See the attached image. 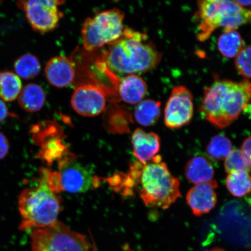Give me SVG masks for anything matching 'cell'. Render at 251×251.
<instances>
[{
	"instance_id": "cell-1",
	"label": "cell",
	"mask_w": 251,
	"mask_h": 251,
	"mask_svg": "<svg viewBox=\"0 0 251 251\" xmlns=\"http://www.w3.org/2000/svg\"><path fill=\"white\" fill-rule=\"evenodd\" d=\"M108 45L105 63L118 75L144 73L156 68L161 61V53L147 34L129 28H125L121 38Z\"/></svg>"
},
{
	"instance_id": "cell-2",
	"label": "cell",
	"mask_w": 251,
	"mask_h": 251,
	"mask_svg": "<svg viewBox=\"0 0 251 251\" xmlns=\"http://www.w3.org/2000/svg\"><path fill=\"white\" fill-rule=\"evenodd\" d=\"M251 101V83L216 80L204 90L199 112L213 126L224 128L234 122Z\"/></svg>"
},
{
	"instance_id": "cell-3",
	"label": "cell",
	"mask_w": 251,
	"mask_h": 251,
	"mask_svg": "<svg viewBox=\"0 0 251 251\" xmlns=\"http://www.w3.org/2000/svg\"><path fill=\"white\" fill-rule=\"evenodd\" d=\"M128 181L136 187L148 207L166 209L181 196L179 179L171 174L160 155L147 164L137 162L131 166Z\"/></svg>"
},
{
	"instance_id": "cell-4",
	"label": "cell",
	"mask_w": 251,
	"mask_h": 251,
	"mask_svg": "<svg viewBox=\"0 0 251 251\" xmlns=\"http://www.w3.org/2000/svg\"><path fill=\"white\" fill-rule=\"evenodd\" d=\"M50 173L46 169L40 172L38 186L25 189L19 197L22 216L20 229L42 228L57 221L61 201L50 182Z\"/></svg>"
},
{
	"instance_id": "cell-5",
	"label": "cell",
	"mask_w": 251,
	"mask_h": 251,
	"mask_svg": "<svg viewBox=\"0 0 251 251\" xmlns=\"http://www.w3.org/2000/svg\"><path fill=\"white\" fill-rule=\"evenodd\" d=\"M196 17L199 27L197 38L204 42L219 27H224V31L233 30L249 23L251 10L235 1L201 0L198 2Z\"/></svg>"
},
{
	"instance_id": "cell-6",
	"label": "cell",
	"mask_w": 251,
	"mask_h": 251,
	"mask_svg": "<svg viewBox=\"0 0 251 251\" xmlns=\"http://www.w3.org/2000/svg\"><path fill=\"white\" fill-rule=\"evenodd\" d=\"M94 246L85 235L58 221L31 234V251H93Z\"/></svg>"
},
{
	"instance_id": "cell-7",
	"label": "cell",
	"mask_w": 251,
	"mask_h": 251,
	"mask_svg": "<svg viewBox=\"0 0 251 251\" xmlns=\"http://www.w3.org/2000/svg\"><path fill=\"white\" fill-rule=\"evenodd\" d=\"M124 17L120 9L113 8L87 18L81 29L84 49L93 51L120 39L125 29Z\"/></svg>"
},
{
	"instance_id": "cell-8",
	"label": "cell",
	"mask_w": 251,
	"mask_h": 251,
	"mask_svg": "<svg viewBox=\"0 0 251 251\" xmlns=\"http://www.w3.org/2000/svg\"><path fill=\"white\" fill-rule=\"evenodd\" d=\"M64 1L31 0L20 2L26 12L28 22L33 29L40 33H48L58 26L63 14L58 6Z\"/></svg>"
},
{
	"instance_id": "cell-9",
	"label": "cell",
	"mask_w": 251,
	"mask_h": 251,
	"mask_svg": "<svg viewBox=\"0 0 251 251\" xmlns=\"http://www.w3.org/2000/svg\"><path fill=\"white\" fill-rule=\"evenodd\" d=\"M193 97L183 86L172 90L165 109V124L169 128H179L189 124L193 117Z\"/></svg>"
},
{
	"instance_id": "cell-10",
	"label": "cell",
	"mask_w": 251,
	"mask_h": 251,
	"mask_svg": "<svg viewBox=\"0 0 251 251\" xmlns=\"http://www.w3.org/2000/svg\"><path fill=\"white\" fill-rule=\"evenodd\" d=\"M71 105L75 111L83 117H96L105 109V94L96 86L83 84L75 90Z\"/></svg>"
},
{
	"instance_id": "cell-11",
	"label": "cell",
	"mask_w": 251,
	"mask_h": 251,
	"mask_svg": "<svg viewBox=\"0 0 251 251\" xmlns=\"http://www.w3.org/2000/svg\"><path fill=\"white\" fill-rule=\"evenodd\" d=\"M58 174L61 189L69 193L86 192L93 184L92 173L78 162L64 165Z\"/></svg>"
},
{
	"instance_id": "cell-12",
	"label": "cell",
	"mask_w": 251,
	"mask_h": 251,
	"mask_svg": "<svg viewBox=\"0 0 251 251\" xmlns=\"http://www.w3.org/2000/svg\"><path fill=\"white\" fill-rule=\"evenodd\" d=\"M218 187L217 181L196 184L188 191L186 200L194 215L201 216L211 212L217 203L215 192Z\"/></svg>"
},
{
	"instance_id": "cell-13",
	"label": "cell",
	"mask_w": 251,
	"mask_h": 251,
	"mask_svg": "<svg viewBox=\"0 0 251 251\" xmlns=\"http://www.w3.org/2000/svg\"><path fill=\"white\" fill-rule=\"evenodd\" d=\"M45 72L47 81L57 88L68 86L75 76L73 62L63 56H56L50 59L47 63Z\"/></svg>"
},
{
	"instance_id": "cell-14",
	"label": "cell",
	"mask_w": 251,
	"mask_h": 251,
	"mask_svg": "<svg viewBox=\"0 0 251 251\" xmlns=\"http://www.w3.org/2000/svg\"><path fill=\"white\" fill-rule=\"evenodd\" d=\"M134 154L141 164L151 161L160 149V138L153 132L147 133L139 128L134 131L131 136Z\"/></svg>"
},
{
	"instance_id": "cell-15",
	"label": "cell",
	"mask_w": 251,
	"mask_h": 251,
	"mask_svg": "<svg viewBox=\"0 0 251 251\" xmlns=\"http://www.w3.org/2000/svg\"><path fill=\"white\" fill-rule=\"evenodd\" d=\"M118 91L124 102L134 105L143 101L148 92V87L146 81L139 75H130L122 78Z\"/></svg>"
},
{
	"instance_id": "cell-16",
	"label": "cell",
	"mask_w": 251,
	"mask_h": 251,
	"mask_svg": "<svg viewBox=\"0 0 251 251\" xmlns=\"http://www.w3.org/2000/svg\"><path fill=\"white\" fill-rule=\"evenodd\" d=\"M215 170L211 163L201 156L191 158L185 167L187 179L193 184L206 183L213 180Z\"/></svg>"
},
{
	"instance_id": "cell-17",
	"label": "cell",
	"mask_w": 251,
	"mask_h": 251,
	"mask_svg": "<svg viewBox=\"0 0 251 251\" xmlns=\"http://www.w3.org/2000/svg\"><path fill=\"white\" fill-rule=\"evenodd\" d=\"M46 96L43 88L38 84L30 83L22 89L18 97L19 104L28 112L40 111L45 105Z\"/></svg>"
},
{
	"instance_id": "cell-18",
	"label": "cell",
	"mask_w": 251,
	"mask_h": 251,
	"mask_svg": "<svg viewBox=\"0 0 251 251\" xmlns=\"http://www.w3.org/2000/svg\"><path fill=\"white\" fill-rule=\"evenodd\" d=\"M161 102L150 99L143 100L135 108V120L145 127L155 124L161 117Z\"/></svg>"
},
{
	"instance_id": "cell-19",
	"label": "cell",
	"mask_w": 251,
	"mask_h": 251,
	"mask_svg": "<svg viewBox=\"0 0 251 251\" xmlns=\"http://www.w3.org/2000/svg\"><path fill=\"white\" fill-rule=\"evenodd\" d=\"M244 41L235 30L224 31L219 37L218 47L221 54L227 58L236 57L244 48Z\"/></svg>"
},
{
	"instance_id": "cell-20",
	"label": "cell",
	"mask_w": 251,
	"mask_h": 251,
	"mask_svg": "<svg viewBox=\"0 0 251 251\" xmlns=\"http://www.w3.org/2000/svg\"><path fill=\"white\" fill-rule=\"evenodd\" d=\"M23 89L21 78L11 72L0 73V99L2 101H13L18 98Z\"/></svg>"
},
{
	"instance_id": "cell-21",
	"label": "cell",
	"mask_w": 251,
	"mask_h": 251,
	"mask_svg": "<svg viewBox=\"0 0 251 251\" xmlns=\"http://www.w3.org/2000/svg\"><path fill=\"white\" fill-rule=\"evenodd\" d=\"M226 185L232 195L243 197L251 191V176L247 172H232L228 175Z\"/></svg>"
},
{
	"instance_id": "cell-22",
	"label": "cell",
	"mask_w": 251,
	"mask_h": 251,
	"mask_svg": "<svg viewBox=\"0 0 251 251\" xmlns=\"http://www.w3.org/2000/svg\"><path fill=\"white\" fill-rule=\"evenodd\" d=\"M16 75L24 79H31L37 76L41 70V65L35 56L30 54L21 56L14 65Z\"/></svg>"
},
{
	"instance_id": "cell-23",
	"label": "cell",
	"mask_w": 251,
	"mask_h": 251,
	"mask_svg": "<svg viewBox=\"0 0 251 251\" xmlns=\"http://www.w3.org/2000/svg\"><path fill=\"white\" fill-rule=\"evenodd\" d=\"M232 150L231 141L224 134H218L213 137L206 147L207 153L216 161L225 160Z\"/></svg>"
},
{
	"instance_id": "cell-24",
	"label": "cell",
	"mask_w": 251,
	"mask_h": 251,
	"mask_svg": "<svg viewBox=\"0 0 251 251\" xmlns=\"http://www.w3.org/2000/svg\"><path fill=\"white\" fill-rule=\"evenodd\" d=\"M226 172L228 174L232 172L245 171L249 172L251 168L247 161L241 151L235 149L226 158L224 164Z\"/></svg>"
},
{
	"instance_id": "cell-25",
	"label": "cell",
	"mask_w": 251,
	"mask_h": 251,
	"mask_svg": "<svg viewBox=\"0 0 251 251\" xmlns=\"http://www.w3.org/2000/svg\"><path fill=\"white\" fill-rule=\"evenodd\" d=\"M235 67L246 78H251V46L244 48L235 57Z\"/></svg>"
},
{
	"instance_id": "cell-26",
	"label": "cell",
	"mask_w": 251,
	"mask_h": 251,
	"mask_svg": "<svg viewBox=\"0 0 251 251\" xmlns=\"http://www.w3.org/2000/svg\"><path fill=\"white\" fill-rule=\"evenodd\" d=\"M241 151L251 168V136L243 141Z\"/></svg>"
},
{
	"instance_id": "cell-27",
	"label": "cell",
	"mask_w": 251,
	"mask_h": 251,
	"mask_svg": "<svg viewBox=\"0 0 251 251\" xmlns=\"http://www.w3.org/2000/svg\"><path fill=\"white\" fill-rule=\"evenodd\" d=\"M9 151V142L7 137L0 133V159L4 158Z\"/></svg>"
},
{
	"instance_id": "cell-28",
	"label": "cell",
	"mask_w": 251,
	"mask_h": 251,
	"mask_svg": "<svg viewBox=\"0 0 251 251\" xmlns=\"http://www.w3.org/2000/svg\"><path fill=\"white\" fill-rule=\"evenodd\" d=\"M8 114L7 105L2 100L0 99V123L4 121Z\"/></svg>"
},
{
	"instance_id": "cell-29",
	"label": "cell",
	"mask_w": 251,
	"mask_h": 251,
	"mask_svg": "<svg viewBox=\"0 0 251 251\" xmlns=\"http://www.w3.org/2000/svg\"><path fill=\"white\" fill-rule=\"evenodd\" d=\"M207 251H226L224 249H219V248H215V249H212L211 250Z\"/></svg>"
},
{
	"instance_id": "cell-30",
	"label": "cell",
	"mask_w": 251,
	"mask_h": 251,
	"mask_svg": "<svg viewBox=\"0 0 251 251\" xmlns=\"http://www.w3.org/2000/svg\"><path fill=\"white\" fill-rule=\"evenodd\" d=\"M93 251H98V250H97V247H96L95 244H94V249H93Z\"/></svg>"
}]
</instances>
